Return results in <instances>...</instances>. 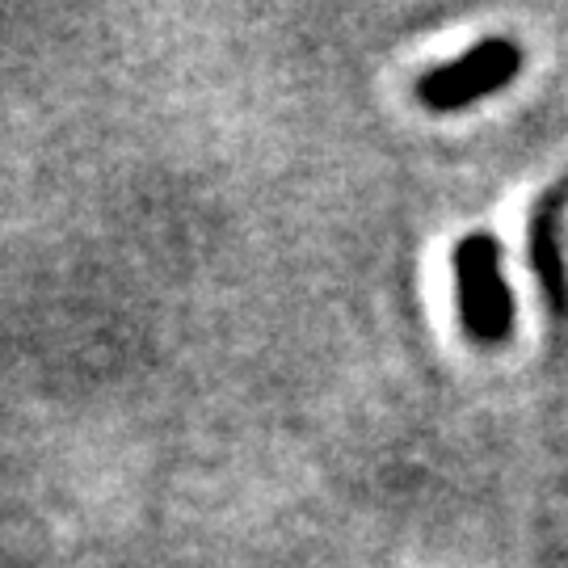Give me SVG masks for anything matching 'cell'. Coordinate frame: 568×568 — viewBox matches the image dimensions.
Returning a JSON list of instances; mask_svg holds the SVG:
<instances>
[{
    "label": "cell",
    "instance_id": "1",
    "mask_svg": "<svg viewBox=\"0 0 568 568\" xmlns=\"http://www.w3.org/2000/svg\"><path fill=\"white\" fill-rule=\"evenodd\" d=\"M455 283H459V312L476 342H501L514 325L506 278H501V253L493 236H467L455 248Z\"/></svg>",
    "mask_w": 568,
    "mask_h": 568
},
{
    "label": "cell",
    "instance_id": "2",
    "mask_svg": "<svg viewBox=\"0 0 568 568\" xmlns=\"http://www.w3.org/2000/svg\"><path fill=\"white\" fill-rule=\"evenodd\" d=\"M514 72H518V47L506 39H488L480 47H471L467 55H459V60L429 68L426 77L417 81V98L434 114H447V110H464V105L497 93L501 84L514 81Z\"/></svg>",
    "mask_w": 568,
    "mask_h": 568
}]
</instances>
